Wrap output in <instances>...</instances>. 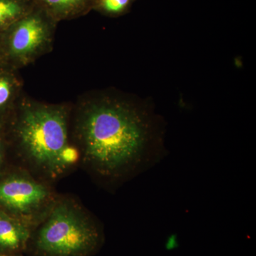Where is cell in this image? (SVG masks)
Instances as JSON below:
<instances>
[{"label": "cell", "instance_id": "cell-1", "mask_svg": "<svg viewBox=\"0 0 256 256\" xmlns=\"http://www.w3.org/2000/svg\"><path fill=\"white\" fill-rule=\"evenodd\" d=\"M165 126L150 104L116 92L82 98L73 134L80 158L101 183L116 186L158 164L165 154Z\"/></svg>", "mask_w": 256, "mask_h": 256}, {"label": "cell", "instance_id": "cell-3", "mask_svg": "<svg viewBox=\"0 0 256 256\" xmlns=\"http://www.w3.org/2000/svg\"><path fill=\"white\" fill-rule=\"evenodd\" d=\"M102 240L94 217L70 200L54 201L42 218L37 249L46 256H87Z\"/></svg>", "mask_w": 256, "mask_h": 256}, {"label": "cell", "instance_id": "cell-9", "mask_svg": "<svg viewBox=\"0 0 256 256\" xmlns=\"http://www.w3.org/2000/svg\"><path fill=\"white\" fill-rule=\"evenodd\" d=\"M34 6L33 0H0V32L30 12Z\"/></svg>", "mask_w": 256, "mask_h": 256}, {"label": "cell", "instance_id": "cell-11", "mask_svg": "<svg viewBox=\"0 0 256 256\" xmlns=\"http://www.w3.org/2000/svg\"><path fill=\"white\" fill-rule=\"evenodd\" d=\"M8 148H9V146H8L5 124H0V174L2 172V168L5 156H6Z\"/></svg>", "mask_w": 256, "mask_h": 256}, {"label": "cell", "instance_id": "cell-14", "mask_svg": "<svg viewBox=\"0 0 256 256\" xmlns=\"http://www.w3.org/2000/svg\"><path fill=\"white\" fill-rule=\"evenodd\" d=\"M95 1H96V0H95Z\"/></svg>", "mask_w": 256, "mask_h": 256}, {"label": "cell", "instance_id": "cell-10", "mask_svg": "<svg viewBox=\"0 0 256 256\" xmlns=\"http://www.w3.org/2000/svg\"><path fill=\"white\" fill-rule=\"evenodd\" d=\"M133 0H96L94 11L110 18H118L128 12Z\"/></svg>", "mask_w": 256, "mask_h": 256}, {"label": "cell", "instance_id": "cell-5", "mask_svg": "<svg viewBox=\"0 0 256 256\" xmlns=\"http://www.w3.org/2000/svg\"><path fill=\"white\" fill-rule=\"evenodd\" d=\"M54 202L46 185L28 175L0 174V210L24 223L44 216Z\"/></svg>", "mask_w": 256, "mask_h": 256}, {"label": "cell", "instance_id": "cell-12", "mask_svg": "<svg viewBox=\"0 0 256 256\" xmlns=\"http://www.w3.org/2000/svg\"><path fill=\"white\" fill-rule=\"evenodd\" d=\"M0 256H6V255H0Z\"/></svg>", "mask_w": 256, "mask_h": 256}, {"label": "cell", "instance_id": "cell-7", "mask_svg": "<svg viewBox=\"0 0 256 256\" xmlns=\"http://www.w3.org/2000/svg\"><path fill=\"white\" fill-rule=\"evenodd\" d=\"M57 22L80 18L94 9L95 0H33Z\"/></svg>", "mask_w": 256, "mask_h": 256}, {"label": "cell", "instance_id": "cell-6", "mask_svg": "<svg viewBox=\"0 0 256 256\" xmlns=\"http://www.w3.org/2000/svg\"><path fill=\"white\" fill-rule=\"evenodd\" d=\"M23 95V82L18 70L0 62V124L8 122Z\"/></svg>", "mask_w": 256, "mask_h": 256}, {"label": "cell", "instance_id": "cell-8", "mask_svg": "<svg viewBox=\"0 0 256 256\" xmlns=\"http://www.w3.org/2000/svg\"><path fill=\"white\" fill-rule=\"evenodd\" d=\"M28 225L0 210V250L22 248L30 237Z\"/></svg>", "mask_w": 256, "mask_h": 256}, {"label": "cell", "instance_id": "cell-13", "mask_svg": "<svg viewBox=\"0 0 256 256\" xmlns=\"http://www.w3.org/2000/svg\"><path fill=\"white\" fill-rule=\"evenodd\" d=\"M0 60H1V53H0Z\"/></svg>", "mask_w": 256, "mask_h": 256}, {"label": "cell", "instance_id": "cell-4", "mask_svg": "<svg viewBox=\"0 0 256 256\" xmlns=\"http://www.w3.org/2000/svg\"><path fill=\"white\" fill-rule=\"evenodd\" d=\"M57 24L44 10L35 5L30 12L0 32V62L18 70L50 53Z\"/></svg>", "mask_w": 256, "mask_h": 256}, {"label": "cell", "instance_id": "cell-2", "mask_svg": "<svg viewBox=\"0 0 256 256\" xmlns=\"http://www.w3.org/2000/svg\"><path fill=\"white\" fill-rule=\"evenodd\" d=\"M70 112L67 104H46L23 95L5 124L9 148H14L37 173L58 178L80 159L70 142Z\"/></svg>", "mask_w": 256, "mask_h": 256}]
</instances>
